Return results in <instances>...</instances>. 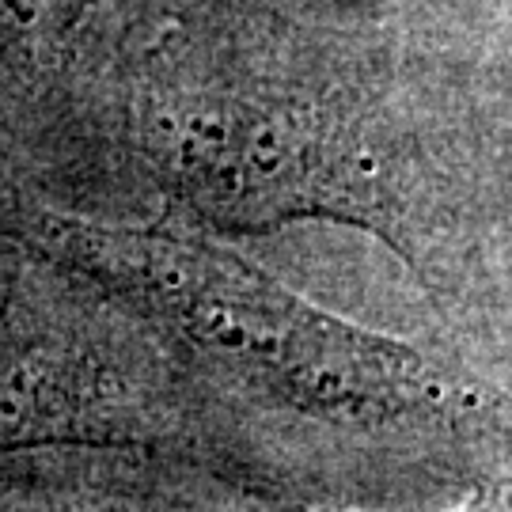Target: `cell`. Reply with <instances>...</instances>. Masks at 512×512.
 <instances>
[{
    "label": "cell",
    "instance_id": "6da1fadb",
    "mask_svg": "<svg viewBox=\"0 0 512 512\" xmlns=\"http://www.w3.org/2000/svg\"><path fill=\"white\" fill-rule=\"evenodd\" d=\"M145 190L205 232L353 224L399 243L403 152L361 65L243 0H171L95 110L65 209Z\"/></svg>",
    "mask_w": 512,
    "mask_h": 512
},
{
    "label": "cell",
    "instance_id": "7a4b0ae2",
    "mask_svg": "<svg viewBox=\"0 0 512 512\" xmlns=\"http://www.w3.org/2000/svg\"><path fill=\"white\" fill-rule=\"evenodd\" d=\"M0 220L122 296L220 406L330 433L395 429L456 406V387L414 346L330 315L190 220L76 213L12 179H0Z\"/></svg>",
    "mask_w": 512,
    "mask_h": 512
},
{
    "label": "cell",
    "instance_id": "3957f363",
    "mask_svg": "<svg viewBox=\"0 0 512 512\" xmlns=\"http://www.w3.org/2000/svg\"><path fill=\"white\" fill-rule=\"evenodd\" d=\"M160 459L243 475L220 403L88 270L0 220V463Z\"/></svg>",
    "mask_w": 512,
    "mask_h": 512
},
{
    "label": "cell",
    "instance_id": "277c9868",
    "mask_svg": "<svg viewBox=\"0 0 512 512\" xmlns=\"http://www.w3.org/2000/svg\"><path fill=\"white\" fill-rule=\"evenodd\" d=\"M171 0H0V145L46 202L73 190L118 65Z\"/></svg>",
    "mask_w": 512,
    "mask_h": 512
},
{
    "label": "cell",
    "instance_id": "5b68a950",
    "mask_svg": "<svg viewBox=\"0 0 512 512\" xmlns=\"http://www.w3.org/2000/svg\"><path fill=\"white\" fill-rule=\"evenodd\" d=\"M497 505H512V482L501 490V497H497Z\"/></svg>",
    "mask_w": 512,
    "mask_h": 512
}]
</instances>
